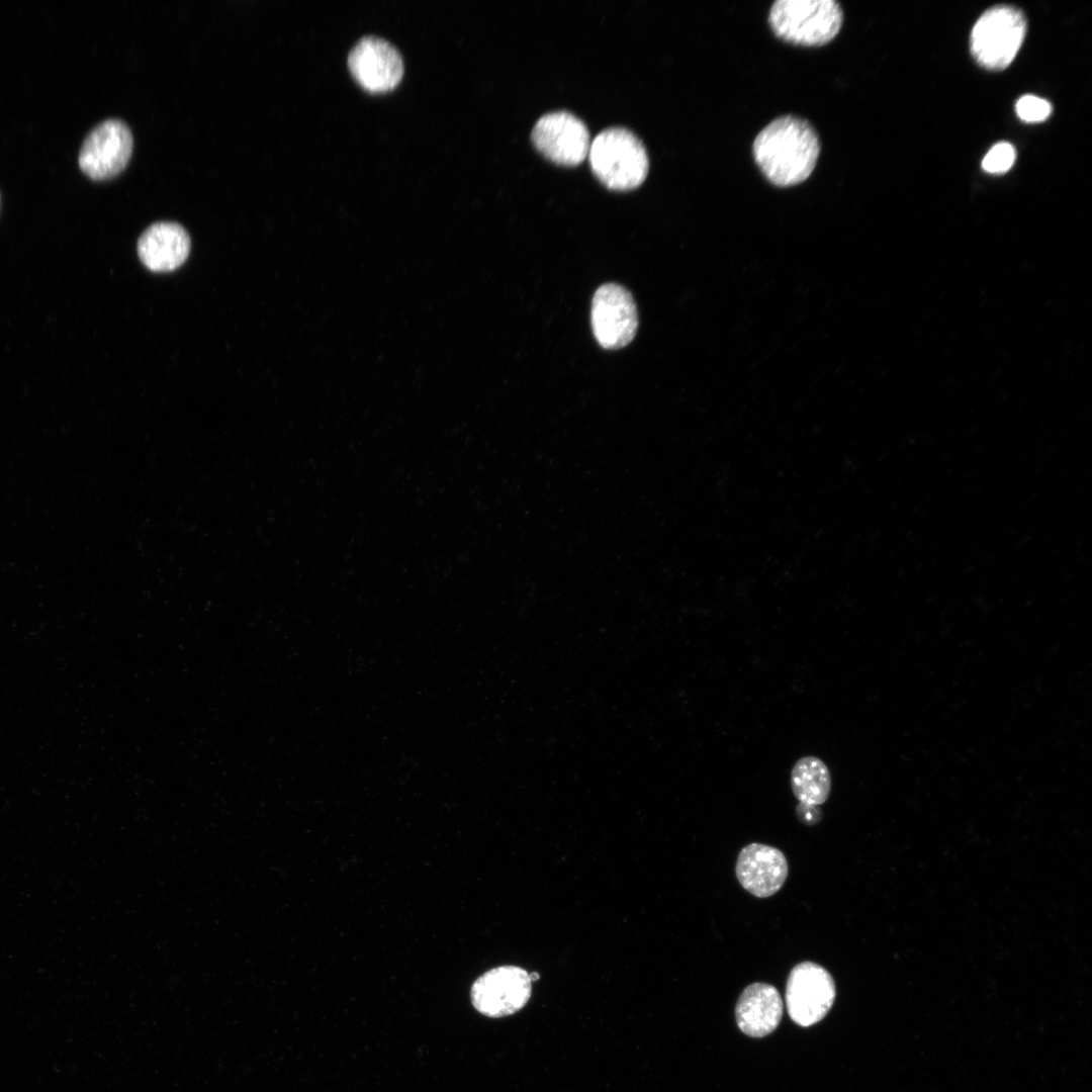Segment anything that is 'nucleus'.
Here are the masks:
<instances>
[{
  "instance_id": "obj_1",
  "label": "nucleus",
  "mask_w": 1092,
  "mask_h": 1092,
  "mask_svg": "<svg viewBox=\"0 0 1092 1092\" xmlns=\"http://www.w3.org/2000/svg\"><path fill=\"white\" fill-rule=\"evenodd\" d=\"M820 141L806 119L783 115L764 126L752 145L753 158L763 176L775 186L789 187L812 174Z\"/></svg>"
},
{
  "instance_id": "obj_2",
  "label": "nucleus",
  "mask_w": 1092,
  "mask_h": 1092,
  "mask_svg": "<svg viewBox=\"0 0 1092 1092\" xmlns=\"http://www.w3.org/2000/svg\"><path fill=\"white\" fill-rule=\"evenodd\" d=\"M588 158L596 177L613 190L633 189L648 174L649 161L643 144L623 127L601 131L590 143Z\"/></svg>"
},
{
  "instance_id": "obj_3",
  "label": "nucleus",
  "mask_w": 1092,
  "mask_h": 1092,
  "mask_svg": "<svg viewBox=\"0 0 1092 1092\" xmlns=\"http://www.w3.org/2000/svg\"><path fill=\"white\" fill-rule=\"evenodd\" d=\"M843 12L834 0H778L768 23L779 38L804 47L823 46L839 32Z\"/></svg>"
},
{
  "instance_id": "obj_4",
  "label": "nucleus",
  "mask_w": 1092,
  "mask_h": 1092,
  "mask_svg": "<svg viewBox=\"0 0 1092 1092\" xmlns=\"http://www.w3.org/2000/svg\"><path fill=\"white\" fill-rule=\"evenodd\" d=\"M1026 33L1023 13L1010 5L986 10L971 33V53L986 70L1001 71L1015 59Z\"/></svg>"
},
{
  "instance_id": "obj_5",
  "label": "nucleus",
  "mask_w": 1092,
  "mask_h": 1092,
  "mask_svg": "<svg viewBox=\"0 0 1092 1092\" xmlns=\"http://www.w3.org/2000/svg\"><path fill=\"white\" fill-rule=\"evenodd\" d=\"M836 995L831 974L814 962H802L790 972L786 985V1005L798 1025L811 1026L825 1017Z\"/></svg>"
},
{
  "instance_id": "obj_6",
  "label": "nucleus",
  "mask_w": 1092,
  "mask_h": 1092,
  "mask_svg": "<svg viewBox=\"0 0 1092 1092\" xmlns=\"http://www.w3.org/2000/svg\"><path fill=\"white\" fill-rule=\"evenodd\" d=\"M529 973L518 966H500L478 977L471 986L470 999L481 1014L499 1018L512 1015L528 1003L532 985Z\"/></svg>"
},
{
  "instance_id": "obj_7",
  "label": "nucleus",
  "mask_w": 1092,
  "mask_h": 1092,
  "mask_svg": "<svg viewBox=\"0 0 1092 1092\" xmlns=\"http://www.w3.org/2000/svg\"><path fill=\"white\" fill-rule=\"evenodd\" d=\"M590 315L595 338L605 349L623 348L636 335V304L631 293L617 283H607L597 289Z\"/></svg>"
},
{
  "instance_id": "obj_8",
  "label": "nucleus",
  "mask_w": 1092,
  "mask_h": 1092,
  "mask_svg": "<svg viewBox=\"0 0 1092 1092\" xmlns=\"http://www.w3.org/2000/svg\"><path fill=\"white\" fill-rule=\"evenodd\" d=\"M132 149V133L119 118H107L86 135L79 153L81 170L93 179H107L126 165Z\"/></svg>"
},
{
  "instance_id": "obj_9",
  "label": "nucleus",
  "mask_w": 1092,
  "mask_h": 1092,
  "mask_svg": "<svg viewBox=\"0 0 1092 1092\" xmlns=\"http://www.w3.org/2000/svg\"><path fill=\"white\" fill-rule=\"evenodd\" d=\"M536 149L550 161L575 166L588 154L590 140L587 127L574 114L555 111L541 116L532 131Z\"/></svg>"
},
{
  "instance_id": "obj_10",
  "label": "nucleus",
  "mask_w": 1092,
  "mask_h": 1092,
  "mask_svg": "<svg viewBox=\"0 0 1092 1092\" xmlns=\"http://www.w3.org/2000/svg\"><path fill=\"white\" fill-rule=\"evenodd\" d=\"M348 65L355 79L372 92L393 88L403 73L398 50L376 35L363 36L356 42L349 53Z\"/></svg>"
},
{
  "instance_id": "obj_11",
  "label": "nucleus",
  "mask_w": 1092,
  "mask_h": 1092,
  "mask_svg": "<svg viewBox=\"0 0 1092 1092\" xmlns=\"http://www.w3.org/2000/svg\"><path fill=\"white\" fill-rule=\"evenodd\" d=\"M735 872L744 890L757 898H767L783 887L789 866L779 848L750 843L740 850Z\"/></svg>"
},
{
  "instance_id": "obj_12",
  "label": "nucleus",
  "mask_w": 1092,
  "mask_h": 1092,
  "mask_svg": "<svg viewBox=\"0 0 1092 1092\" xmlns=\"http://www.w3.org/2000/svg\"><path fill=\"white\" fill-rule=\"evenodd\" d=\"M190 237L175 221H157L148 226L138 242L143 264L154 272H169L180 267L188 257Z\"/></svg>"
},
{
  "instance_id": "obj_13",
  "label": "nucleus",
  "mask_w": 1092,
  "mask_h": 1092,
  "mask_svg": "<svg viewBox=\"0 0 1092 1092\" xmlns=\"http://www.w3.org/2000/svg\"><path fill=\"white\" fill-rule=\"evenodd\" d=\"M783 999L776 987L753 983L741 992L735 1007L736 1021L746 1035L761 1037L771 1033L783 1016Z\"/></svg>"
},
{
  "instance_id": "obj_14",
  "label": "nucleus",
  "mask_w": 1092,
  "mask_h": 1092,
  "mask_svg": "<svg viewBox=\"0 0 1092 1092\" xmlns=\"http://www.w3.org/2000/svg\"><path fill=\"white\" fill-rule=\"evenodd\" d=\"M831 775L822 759L808 755L796 761L791 770V788L799 803L818 806L831 792Z\"/></svg>"
},
{
  "instance_id": "obj_15",
  "label": "nucleus",
  "mask_w": 1092,
  "mask_h": 1092,
  "mask_svg": "<svg viewBox=\"0 0 1092 1092\" xmlns=\"http://www.w3.org/2000/svg\"><path fill=\"white\" fill-rule=\"evenodd\" d=\"M1015 158L1014 147L1007 142H1000L994 145L985 155L982 168L990 174H1003L1013 166Z\"/></svg>"
},
{
  "instance_id": "obj_16",
  "label": "nucleus",
  "mask_w": 1092,
  "mask_h": 1092,
  "mask_svg": "<svg viewBox=\"0 0 1092 1092\" xmlns=\"http://www.w3.org/2000/svg\"><path fill=\"white\" fill-rule=\"evenodd\" d=\"M1017 116L1025 122H1040L1052 112L1051 103L1035 95H1024L1015 104Z\"/></svg>"
},
{
  "instance_id": "obj_17",
  "label": "nucleus",
  "mask_w": 1092,
  "mask_h": 1092,
  "mask_svg": "<svg viewBox=\"0 0 1092 1092\" xmlns=\"http://www.w3.org/2000/svg\"><path fill=\"white\" fill-rule=\"evenodd\" d=\"M796 815L802 823L815 825L821 821L823 812L818 806L799 803L796 806Z\"/></svg>"
},
{
  "instance_id": "obj_18",
  "label": "nucleus",
  "mask_w": 1092,
  "mask_h": 1092,
  "mask_svg": "<svg viewBox=\"0 0 1092 1092\" xmlns=\"http://www.w3.org/2000/svg\"><path fill=\"white\" fill-rule=\"evenodd\" d=\"M539 978L540 975L537 972H532L529 974V979L531 982L537 981Z\"/></svg>"
}]
</instances>
